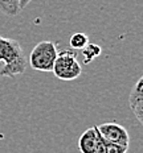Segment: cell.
<instances>
[{
  "instance_id": "obj_1",
  "label": "cell",
  "mask_w": 143,
  "mask_h": 153,
  "mask_svg": "<svg viewBox=\"0 0 143 153\" xmlns=\"http://www.w3.org/2000/svg\"><path fill=\"white\" fill-rule=\"evenodd\" d=\"M0 62H3L0 76L15 78L16 75L24 74L27 58L19 41L0 36Z\"/></svg>"
},
{
  "instance_id": "obj_2",
  "label": "cell",
  "mask_w": 143,
  "mask_h": 153,
  "mask_svg": "<svg viewBox=\"0 0 143 153\" xmlns=\"http://www.w3.org/2000/svg\"><path fill=\"white\" fill-rule=\"evenodd\" d=\"M52 71L61 81L77 79L82 74V66L77 59V52L72 49L58 52Z\"/></svg>"
},
{
  "instance_id": "obj_3",
  "label": "cell",
  "mask_w": 143,
  "mask_h": 153,
  "mask_svg": "<svg viewBox=\"0 0 143 153\" xmlns=\"http://www.w3.org/2000/svg\"><path fill=\"white\" fill-rule=\"evenodd\" d=\"M57 54L58 50L53 41H40L29 54V66L37 71H52Z\"/></svg>"
},
{
  "instance_id": "obj_4",
  "label": "cell",
  "mask_w": 143,
  "mask_h": 153,
  "mask_svg": "<svg viewBox=\"0 0 143 153\" xmlns=\"http://www.w3.org/2000/svg\"><path fill=\"white\" fill-rule=\"evenodd\" d=\"M95 127H97V131L100 132L101 137L106 143L129 146L130 136L123 126H121V124L115 122H110V123H103L101 126H95Z\"/></svg>"
},
{
  "instance_id": "obj_5",
  "label": "cell",
  "mask_w": 143,
  "mask_h": 153,
  "mask_svg": "<svg viewBox=\"0 0 143 153\" xmlns=\"http://www.w3.org/2000/svg\"><path fill=\"white\" fill-rule=\"evenodd\" d=\"M143 78L138 79V82L133 87L129 97V106L131 108L133 114L135 115L136 120L139 123H143Z\"/></svg>"
},
{
  "instance_id": "obj_6",
  "label": "cell",
  "mask_w": 143,
  "mask_h": 153,
  "mask_svg": "<svg viewBox=\"0 0 143 153\" xmlns=\"http://www.w3.org/2000/svg\"><path fill=\"white\" fill-rule=\"evenodd\" d=\"M97 127L88 128L78 137V149L81 153H94L95 146H97Z\"/></svg>"
},
{
  "instance_id": "obj_7",
  "label": "cell",
  "mask_w": 143,
  "mask_h": 153,
  "mask_svg": "<svg viewBox=\"0 0 143 153\" xmlns=\"http://www.w3.org/2000/svg\"><path fill=\"white\" fill-rule=\"evenodd\" d=\"M101 53H102V48L100 45L89 42L88 45L81 50V54H82V57H84V63H90L94 58L100 57Z\"/></svg>"
},
{
  "instance_id": "obj_8",
  "label": "cell",
  "mask_w": 143,
  "mask_h": 153,
  "mask_svg": "<svg viewBox=\"0 0 143 153\" xmlns=\"http://www.w3.org/2000/svg\"><path fill=\"white\" fill-rule=\"evenodd\" d=\"M0 12L13 17L20 12L19 0H0Z\"/></svg>"
},
{
  "instance_id": "obj_9",
  "label": "cell",
  "mask_w": 143,
  "mask_h": 153,
  "mask_svg": "<svg viewBox=\"0 0 143 153\" xmlns=\"http://www.w3.org/2000/svg\"><path fill=\"white\" fill-rule=\"evenodd\" d=\"M72 50H82L85 46L89 44V37L85 33L77 32V33H73L69 40Z\"/></svg>"
},
{
  "instance_id": "obj_10",
  "label": "cell",
  "mask_w": 143,
  "mask_h": 153,
  "mask_svg": "<svg viewBox=\"0 0 143 153\" xmlns=\"http://www.w3.org/2000/svg\"><path fill=\"white\" fill-rule=\"evenodd\" d=\"M127 149H129V146L126 145L106 143V153H127Z\"/></svg>"
},
{
  "instance_id": "obj_11",
  "label": "cell",
  "mask_w": 143,
  "mask_h": 153,
  "mask_svg": "<svg viewBox=\"0 0 143 153\" xmlns=\"http://www.w3.org/2000/svg\"><path fill=\"white\" fill-rule=\"evenodd\" d=\"M94 153H106V141L101 137L100 132H98V136H97V146H95Z\"/></svg>"
},
{
  "instance_id": "obj_12",
  "label": "cell",
  "mask_w": 143,
  "mask_h": 153,
  "mask_svg": "<svg viewBox=\"0 0 143 153\" xmlns=\"http://www.w3.org/2000/svg\"><path fill=\"white\" fill-rule=\"evenodd\" d=\"M31 1H32V0H19V7H20V11H21L23 8L27 7V5L29 4Z\"/></svg>"
}]
</instances>
